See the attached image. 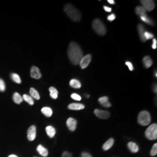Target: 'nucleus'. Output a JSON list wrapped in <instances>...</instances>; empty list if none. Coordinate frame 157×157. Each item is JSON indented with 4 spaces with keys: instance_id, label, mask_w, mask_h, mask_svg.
I'll return each instance as SVG.
<instances>
[{
    "instance_id": "58836bf2",
    "label": "nucleus",
    "mask_w": 157,
    "mask_h": 157,
    "mask_svg": "<svg viewBox=\"0 0 157 157\" xmlns=\"http://www.w3.org/2000/svg\"><path fill=\"white\" fill-rule=\"evenodd\" d=\"M108 2L110 4H115V1L113 0H108Z\"/></svg>"
},
{
    "instance_id": "4468645a",
    "label": "nucleus",
    "mask_w": 157,
    "mask_h": 157,
    "mask_svg": "<svg viewBox=\"0 0 157 157\" xmlns=\"http://www.w3.org/2000/svg\"><path fill=\"white\" fill-rule=\"evenodd\" d=\"M37 151L43 157H46L48 155V151L47 149L44 147L42 145H39L37 147Z\"/></svg>"
},
{
    "instance_id": "39448f33",
    "label": "nucleus",
    "mask_w": 157,
    "mask_h": 157,
    "mask_svg": "<svg viewBox=\"0 0 157 157\" xmlns=\"http://www.w3.org/2000/svg\"><path fill=\"white\" fill-rule=\"evenodd\" d=\"M146 137L149 140H154L157 139V124H151L145 132Z\"/></svg>"
},
{
    "instance_id": "37998d69",
    "label": "nucleus",
    "mask_w": 157,
    "mask_h": 157,
    "mask_svg": "<svg viewBox=\"0 0 157 157\" xmlns=\"http://www.w3.org/2000/svg\"></svg>"
},
{
    "instance_id": "412c9836",
    "label": "nucleus",
    "mask_w": 157,
    "mask_h": 157,
    "mask_svg": "<svg viewBox=\"0 0 157 157\" xmlns=\"http://www.w3.org/2000/svg\"><path fill=\"white\" fill-rule=\"evenodd\" d=\"M70 86L75 89H80L81 87V83L78 80L73 78L70 81Z\"/></svg>"
},
{
    "instance_id": "b1692460",
    "label": "nucleus",
    "mask_w": 157,
    "mask_h": 157,
    "mask_svg": "<svg viewBox=\"0 0 157 157\" xmlns=\"http://www.w3.org/2000/svg\"><path fill=\"white\" fill-rule=\"evenodd\" d=\"M49 91L50 92V96L52 98L56 99L58 98V91L56 88H54V87H51L49 89Z\"/></svg>"
},
{
    "instance_id": "423d86ee",
    "label": "nucleus",
    "mask_w": 157,
    "mask_h": 157,
    "mask_svg": "<svg viewBox=\"0 0 157 157\" xmlns=\"http://www.w3.org/2000/svg\"><path fill=\"white\" fill-rule=\"evenodd\" d=\"M141 3L146 11H152L155 8L154 1L152 0H142L141 1Z\"/></svg>"
},
{
    "instance_id": "6ab92c4d",
    "label": "nucleus",
    "mask_w": 157,
    "mask_h": 157,
    "mask_svg": "<svg viewBox=\"0 0 157 157\" xmlns=\"http://www.w3.org/2000/svg\"><path fill=\"white\" fill-rule=\"evenodd\" d=\"M143 62L144 67L146 68H148V67H151V65H152V61L150 56H146L145 57H144V58L143 59Z\"/></svg>"
},
{
    "instance_id": "c9c22d12",
    "label": "nucleus",
    "mask_w": 157,
    "mask_h": 157,
    "mask_svg": "<svg viewBox=\"0 0 157 157\" xmlns=\"http://www.w3.org/2000/svg\"><path fill=\"white\" fill-rule=\"evenodd\" d=\"M62 157H72V154L67 151L63 152L62 154Z\"/></svg>"
},
{
    "instance_id": "79ce46f5",
    "label": "nucleus",
    "mask_w": 157,
    "mask_h": 157,
    "mask_svg": "<svg viewBox=\"0 0 157 157\" xmlns=\"http://www.w3.org/2000/svg\"><path fill=\"white\" fill-rule=\"evenodd\" d=\"M155 76L157 77V72H155Z\"/></svg>"
},
{
    "instance_id": "473e14b6",
    "label": "nucleus",
    "mask_w": 157,
    "mask_h": 157,
    "mask_svg": "<svg viewBox=\"0 0 157 157\" xmlns=\"http://www.w3.org/2000/svg\"><path fill=\"white\" fill-rule=\"evenodd\" d=\"M115 18H116V16H115V15L113 14V13H112V14L109 15V16H108V17H107V19H108L109 21H110V22H112L113 20H115Z\"/></svg>"
},
{
    "instance_id": "f3484780",
    "label": "nucleus",
    "mask_w": 157,
    "mask_h": 157,
    "mask_svg": "<svg viewBox=\"0 0 157 157\" xmlns=\"http://www.w3.org/2000/svg\"><path fill=\"white\" fill-rule=\"evenodd\" d=\"M45 130H46L47 134L50 138H52L56 133V129L51 126H48L47 127H46Z\"/></svg>"
},
{
    "instance_id": "4c0bfd02",
    "label": "nucleus",
    "mask_w": 157,
    "mask_h": 157,
    "mask_svg": "<svg viewBox=\"0 0 157 157\" xmlns=\"http://www.w3.org/2000/svg\"><path fill=\"white\" fill-rule=\"evenodd\" d=\"M104 9L107 12H111V11H112L111 8L108 7V6H104Z\"/></svg>"
},
{
    "instance_id": "2eb2a0df",
    "label": "nucleus",
    "mask_w": 157,
    "mask_h": 157,
    "mask_svg": "<svg viewBox=\"0 0 157 157\" xmlns=\"http://www.w3.org/2000/svg\"><path fill=\"white\" fill-rule=\"evenodd\" d=\"M113 144H114V140H113V139L111 138V139H108L104 144V145L102 146V148H103L104 150L107 151V150H109L112 147V146L113 145Z\"/></svg>"
},
{
    "instance_id": "f704fd0d",
    "label": "nucleus",
    "mask_w": 157,
    "mask_h": 157,
    "mask_svg": "<svg viewBox=\"0 0 157 157\" xmlns=\"http://www.w3.org/2000/svg\"><path fill=\"white\" fill-rule=\"evenodd\" d=\"M157 39H153V43H152V48L154 50H155V49L157 48Z\"/></svg>"
},
{
    "instance_id": "72a5a7b5",
    "label": "nucleus",
    "mask_w": 157,
    "mask_h": 157,
    "mask_svg": "<svg viewBox=\"0 0 157 157\" xmlns=\"http://www.w3.org/2000/svg\"><path fill=\"white\" fill-rule=\"evenodd\" d=\"M125 64L128 67H129V70L130 71H133V65H132V63H131V62H126L125 63Z\"/></svg>"
},
{
    "instance_id": "a211bd4d",
    "label": "nucleus",
    "mask_w": 157,
    "mask_h": 157,
    "mask_svg": "<svg viewBox=\"0 0 157 157\" xmlns=\"http://www.w3.org/2000/svg\"><path fill=\"white\" fill-rule=\"evenodd\" d=\"M128 148H129L130 151L132 152L136 153L139 150V147L134 142H129L128 144Z\"/></svg>"
},
{
    "instance_id": "cd10ccee",
    "label": "nucleus",
    "mask_w": 157,
    "mask_h": 157,
    "mask_svg": "<svg viewBox=\"0 0 157 157\" xmlns=\"http://www.w3.org/2000/svg\"><path fill=\"white\" fill-rule=\"evenodd\" d=\"M140 19L142 21L147 23H148L149 25H154L152 21L148 17H147V15H144V16H141V17H140Z\"/></svg>"
},
{
    "instance_id": "f8f14e48",
    "label": "nucleus",
    "mask_w": 157,
    "mask_h": 157,
    "mask_svg": "<svg viewBox=\"0 0 157 157\" xmlns=\"http://www.w3.org/2000/svg\"><path fill=\"white\" fill-rule=\"evenodd\" d=\"M98 102L101 104L102 106H104V107L108 108V107L111 106V104L109 102L108 97L107 96H104V97H100L98 99Z\"/></svg>"
},
{
    "instance_id": "7c9ffc66",
    "label": "nucleus",
    "mask_w": 157,
    "mask_h": 157,
    "mask_svg": "<svg viewBox=\"0 0 157 157\" xmlns=\"http://www.w3.org/2000/svg\"><path fill=\"white\" fill-rule=\"evenodd\" d=\"M71 98L76 101H80L82 100V97H80V95H78V94L76 93H73L71 95Z\"/></svg>"
},
{
    "instance_id": "7ed1b4c3",
    "label": "nucleus",
    "mask_w": 157,
    "mask_h": 157,
    "mask_svg": "<svg viewBox=\"0 0 157 157\" xmlns=\"http://www.w3.org/2000/svg\"><path fill=\"white\" fill-rule=\"evenodd\" d=\"M93 28L97 33L100 36L105 35L107 32L105 26L99 19H96L93 21Z\"/></svg>"
},
{
    "instance_id": "4be33fe9",
    "label": "nucleus",
    "mask_w": 157,
    "mask_h": 157,
    "mask_svg": "<svg viewBox=\"0 0 157 157\" xmlns=\"http://www.w3.org/2000/svg\"><path fill=\"white\" fill-rule=\"evenodd\" d=\"M41 112L47 117H50L52 115V110L50 107H43L41 109Z\"/></svg>"
},
{
    "instance_id": "f03ea898",
    "label": "nucleus",
    "mask_w": 157,
    "mask_h": 157,
    "mask_svg": "<svg viewBox=\"0 0 157 157\" xmlns=\"http://www.w3.org/2000/svg\"><path fill=\"white\" fill-rule=\"evenodd\" d=\"M64 11L73 22H79L81 20L82 15L80 12L72 4H67L64 7Z\"/></svg>"
},
{
    "instance_id": "5701e85b",
    "label": "nucleus",
    "mask_w": 157,
    "mask_h": 157,
    "mask_svg": "<svg viewBox=\"0 0 157 157\" xmlns=\"http://www.w3.org/2000/svg\"><path fill=\"white\" fill-rule=\"evenodd\" d=\"M13 101L17 104H21L23 100L22 97L18 93H14L13 96Z\"/></svg>"
},
{
    "instance_id": "a19ab883",
    "label": "nucleus",
    "mask_w": 157,
    "mask_h": 157,
    "mask_svg": "<svg viewBox=\"0 0 157 157\" xmlns=\"http://www.w3.org/2000/svg\"><path fill=\"white\" fill-rule=\"evenodd\" d=\"M8 157H17V155H13V154H12V155H9Z\"/></svg>"
},
{
    "instance_id": "f257e3e1",
    "label": "nucleus",
    "mask_w": 157,
    "mask_h": 157,
    "mask_svg": "<svg viewBox=\"0 0 157 157\" xmlns=\"http://www.w3.org/2000/svg\"><path fill=\"white\" fill-rule=\"evenodd\" d=\"M67 54L70 61L75 65L79 64L83 57V53L80 47L75 42L70 43L68 47Z\"/></svg>"
},
{
    "instance_id": "9d476101",
    "label": "nucleus",
    "mask_w": 157,
    "mask_h": 157,
    "mask_svg": "<svg viewBox=\"0 0 157 157\" xmlns=\"http://www.w3.org/2000/svg\"><path fill=\"white\" fill-rule=\"evenodd\" d=\"M67 125L68 129H69L71 131H75L76 129L77 121L74 118H68L67 121Z\"/></svg>"
},
{
    "instance_id": "bb28decb",
    "label": "nucleus",
    "mask_w": 157,
    "mask_h": 157,
    "mask_svg": "<svg viewBox=\"0 0 157 157\" xmlns=\"http://www.w3.org/2000/svg\"><path fill=\"white\" fill-rule=\"evenodd\" d=\"M11 78L13 82L15 83L20 84L21 83V79L20 78L19 76L17 73H12L11 75Z\"/></svg>"
},
{
    "instance_id": "20e7f679",
    "label": "nucleus",
    "mask_w": 157,
    "mask_h": 157,
    "mask_svg": "<svg viewBox=\"0 0 157 157\" xmlns=\"http://www.w3.org/2000/svg\"><path fill=\"white\" fill-rule=\"evenodd\" d=\"M150 113L147 111H141L138 116V122L142 126L148 125L151 122Z\"/></svg>"
},
{
    "instance_id": "1a4fd4ad",
    "label": "nucleus",
    "mask_w": 157,
    "mask_h": 157,
    "mask_svg": "<svg viewBox=\"0 0 157 157\" xmlns=\"http://www.w3.org/2000/svg\"><path fill=\"white\" fill-rule=\"evenodd\" d=\"M36 137V127L32 126L28 130V139L29 141H33Z\"/></svg>"
},
{
    "instance_id": "393cba45",
    "label": "nucleus",
    "mask_w": 157,
    "mask_h": 157,
    "mask_svg": "<svg viewBox=\"0 0 157 157\" xmlns=\"http://www.w3.org/2000/svg\"><path fill=\"white\" fill-rule=\"evenodd\" d=\"M30 95H32V98L33 97L34 98H35L36 100H40V97L39 93L37 92V90L34 89L33 87L30 88Z\"/></svg>"
},
{
    "instance_id": "c85d7f7f",
    "label": "nucleus",
    "mask_w": 157,
    "mask_h": 157,
    "mask_svg": "<svg viewBox=\"0 0 157 157\" xmlns=\"http://www.w3.org/2000/svg\"><path fill=\"white\" fill-rule=\"evenodd\" d=\"M157 154V144L155 143L154 144V146L152 148L150 152V154L151 156H155Z\"/></svg>"
},
{
    "instance_id": "aec40b11",
    "label": "nucleus",
    "mask_w": 157,
    "mask_h": 157,
    "mask_svg": "<svg viewBox=\"0 0 157 157\" xmlns=\"http://www.w3.org/2000/svg\"><path fill=\"white\" fill-rule=\"evenodd\" d=\"M136 13L137 15H139L140 17L146 15V10L142 6H138L136 8Z\"/></svg>"
},
{
    "instance_id": "e433bc0d",
    "label": "nucleus",
    "mask_w": 157,
    "mask_h": 157,
    "mask_svg": "<svg viewBox=\"0 0 157 157\" xmlns=\"http://www.w3.org/2000/svg\"><path fill=\"white\" fill-rule=\"evenodd\" d=\"M82 157H92V156L90 155V154L84 152L82 154Z\"/></svg>"
},
{
    "instance_id": "c756f323",
    "label": "nucleus",
    "mask_w": 157,
    "mask_h": 157,
    "mask_svg": "<svg viewBox=\"0 0 157 157\" xmlns=\"http://www.w3.org/2000/svg\"><path fill=\"white\" fill-rule=\"evenodd\" d=\"M144 37H145L146 40L151 39H152L154 37V34L148 32H146V31L144 32Z\"/></svg>"
},
{
    "instance_id": "9b49d317",
    "label": "nucleus",
    "mask_w": 157,
    "mask_h": 157,
    "mask_svg": "<svg viewBox=\"0 0 157 157\" xmlns=\"http://www.w3.org/2000/svg\"><path fill=\"white\" fill-rule=\"evenodd\" d=\"M30 75L32 78L39 79L41 78V73H40L39 69L36 67H33L30 70Z\"/></svg>"
},
{
    "instance_id": "0eeeda50",
    "label": "nucleus",
    "mask_w": 157,
    "mask_h": 157,
    "mask_svg": "<svg viewBox=\"0 0 157 157\" xmlns=\"http://www.w3.org/2000/svg\"><path fill=\"white\" fill-rule=\"evenodd\" d=\"M91 58H92V57L90 54H87V55L83 56L79 63V65H80L81 68L85 69L87 67L91 62Z\"/></svg>"
},
{
    "instance_id": "a878e982",
    "label": "nucleus",
    "mask_w": 157,
    "mask_h": 157,
    "mask_svg": "<svg viewBox=\"0 0 157 157\" xmlns=\"http://www.w3.org/2000/svg\"><path fill=\"white\" fill-rule=\"evenodd\" d=\"M22 98L23 100L27 102L30 105H33V99L31 96H29V95H27V94H24L23 95Z\"/></svg>"
},
{
    "instance_id": "ea45409f",
    "label": "nucleus",
    "mask_w": 157,
    "mask_h": 157,
    "mask_svg": "<svg viewBox=\"0 0 157 157\" xmlns=\"http://www.w3.org/2000/svg\"><path fill=\"white\" fill-rule=\"evenodd\" d=\"M154 93H157V84H155V86H154Z\"/></svg>"
},
{
    "instance_id": "6e6552de",
    "label": "nucleus",
    "mask_w": 157,
    "mask_h": 157,
    "mask_svg": "<svg viewBox=\"0 0 157 157\" xmlns=\"http://www.w3.org/2000/svg\"><path fill=\"white\" fill-rule=\"evenodd\" d=\"M94 113L98 118L102 119H107L110 117V113L107 111L96 109L94 110Z\"/></svg>"
},
{
    "instance_id": "dca6fc26",
    "label": "nucleus",
    "mask_w": 157,
    "mask_h": 157,
    "mask_svg": "<svg viewBox=\"0 0 157 157\" xmlns=\"http://www.w3.org/2000/svg\"><path fill=\"white\" fill-rule=\"evenodd\" d=\"M137 29H138V32H139V36L141 40L143 41H146V40L144 37V28L143 26V25L141 24H139L138 26H137Z\"/></svg>"
},
{
    "instance_id": "ddd939ff",
    "label": "nucleus",
    "mask_w": 157,
    "mask_h": 157,
    "mask_svg": "<svg viewBox=\"0 0 157 157\" xmlns=\"http://www.w3.org/2000/svg\"><path fill=\"white\" fill-rule=\"evenodd\" d=\"M84 105L82 104H78V103H72L68 105V108L71 110H82L84 108Z\"/></svg>"
},
{
    "instance_id": "2f4dec72",
    "label": "nucleus",
    "mask_w": 157,
    "mask_h": 157,
    "mask_svg": "<svg viewBox=\"0 0 157 157\" xmlns=\"http://www.w3.org/2000/svg\"><path fill=\"white\" fill-rule=\"evenodd\" d=\"M6 90V84L3 80L0 78V91H4Z\"/></svg>"
}]
</instances>
